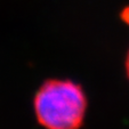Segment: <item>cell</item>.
Segmentation results:
<instances>
[{"label":"cell","mask_w":129,"mask_h":129,"mask_svg":"<svg viewBox=\"0 0 129 129\" xmlns=\"http://www.w3.org/2000/svg\"><path fill=\"white\" fill-rule=\"evenodd\" d=\"M120 20L126 25H129V6H126L121 9L120 13Z\"/></svg>","instance_id":"cell-2"},{"label":"cell","mask_w":129,"mask_h":129,"mask_svg":"<svg viewBox=\"0 0 129 129\" xmlns=\"http://www.w3.org/2000/svg\"><path fill=\"white\" fill-rule=\"evenodd\" d=\"M88 100L80 83L66 78L44 81L33 97V112L45 129H81Z\"/></svg>","instance_id":"cell-1"},{"label":"cell","mask_w":129,"mask_h":129,"mask_svg":"<svg viewBox=\"0 0 129 129\" xmlns=\"http://www.w3.org/2000/svg\"><path fill=\"white\" fill-rule=\"evenodd\" d=\"M124 70H126L127 78H128V80H129V50L126 55V59H124Z\"/></svg>","instance_id":"cell-3"}]
</instances>
